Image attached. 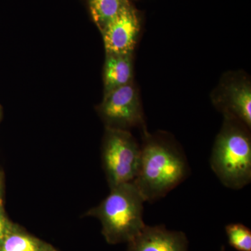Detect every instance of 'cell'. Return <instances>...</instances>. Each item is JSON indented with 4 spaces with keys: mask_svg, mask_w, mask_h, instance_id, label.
Segmentation results:
<instances>
[{
    "mask_svg": "<svg viewBox=\"0 0 251 251\" xmlns=\"http://www.w3.org/2000/svg\"><path fill=\"white\" fill-rule=\"evenodd\" d=\"M189 175L187 157L172 135L143 130L139 171L133 182L145 202L164 198Z\"/></svg>",
    "mask_w": 251,
    "mask_h": 251,
    "instance_id": "1",
    "label": "cell"
},
{
    "mask_svg": "<svg viewBox=\"0 0 251 251\" xmlns=\"http://www.w3.org/2000/svg\"><path fill=\"white\" fill-rule=\"evenodd\" d=\"M210 157L211 168L226 187L239 190L251 181V128L224 115Z\"/></svg>",
    "mask_w": 251,
    "mask_h": 251,
    "instance_id": "2",
    "label": "cell"
},
{
    "mask_svg": "<svg viewBox=\"0 0 251 251\" xmlns=\"http://www.w3.org/2000/svg\"><path fill=\"white\" fill-rule=\"evenodd\" d=\"M145 201L134 183L110 188V193L87 214L100 221L102 234L108 244L128 243L141 232Z\"/></svg>",
    "mask_w": 251,
    "mask_h": 251,
    "instance_id": "3",
    "label": "cell"
},
{
    "mask_svg": "<svg viewBox=\"0 0 251 251\" xmlns=\"http://www.w3.org/2000/svg\"><path fill=\"white\" fill-rule=\"evenodd\" d=\"M101 156L110 188L132 182L139 171L141 145L128 130L105 128Z\"/></svg>",
    "mask_w": 251,
    "mask_h": 251,
    "instance_id": "4",
    "label": "cell"
},
{
    "mask_svg": "<svg viewBox=\"0 0 251 251\" xmlns=\"http://www.w3.org/2000/svg\"><path fill=\"white\" fill-rule=\"evenodd\" d=\"M97 110L105 128L146 130L139 90L134 82L104 94Z\"/></svg>",
    "mask_w": 251,
    "mask_h": 251,
    "instance_id": "5",
    "label": "cell"
},
{
    "mask_svg": "<svg viewBox=\"0 0 251 251\" xmlns=\"http://www.w3.org/2000/svg\"><path fill=\"white\" fill-rule=\"evenodd\" d=\"M211 99L224 115H230L251 128V82L245 73L225 74Z\"/></svg>",
    "mask_w": 251,
    "mask_h": 251,
    "instance_id": "6",
    "label": "cell"
},
{
    "mask_svg": "<svg viewBox=\"0 0 251 251\" xmlns=\"http://www.w3.org/2000/svg\"><path fill=\"white\" fill-rule=\"evenodd\" d=\"M140 31L139 18L129 2L100 31L105 52L133 54Z\"/></svg>",
    "mask_w": 251,
    "mask_h": 251,
    "instance_id": "7",
    "label": "cell"
},
{
    "mask_svg": "<svg viewBox=\"0 0 251 251\" xmlns=\"http://www.w3.org/2000/svg\"><path fill=\"white\" fill-rule=\"evenodd\" d=\"M127 244V251H188V249L186 234L181 231L170 230L164 225H146Z\"/></svg>",
    "mask_w": 251,
    "mask_h": 251,
    "instance_id": "8",
    "label": "cell"
},
{
    "mask_svg": "<svg viewBox=\"0 0 251 251\" xmlns=\"http://www.w3.org/2000/svg\"><path fill=\"white\" fill-rule=\"evenodd\" d=\"M133 82V53H106L103 68L104 94Z\"/></svg>",
    "mask_w": 251,
    "mask_h": 251,
    "instance_id": "9",
    "label": "cell"
},
{
    "mask_svg": "<svg viewBox=\"0 0 251 251\" xmlns=\"http://www.w3.org/2000/svg\"><path fill=\"white\" fill-rule=\"evenodd\" d=\"M0 251H60L52 244L28 233L19 225H12L0 240Z\"/></svg>",
    "mask_w": 251,
    "mask_h": 251,
    "instance_id": "10",
    "label": "cell"
},
{
    "mask_svg": "<svg viewBox=\"0 0 251 251\" xmlns=\"http://www.w3.org/2000/svg\"><path fill=\"white\" fill-rule=\"evenodd\" d=\"M91 16L97 27H103L130 2V0H87Z\"/></svg>",
    "mask_w": 251,
    "mask_h": 251,
    "instance_id": "11",
    "label": "cell"
},
{
    "mask_svg": "<svg viewBox=\"0 0 251 251\" xmlns=\"http://www.w3.org/2000/svg\"><path fill=\"white\" fill-rule=\"evenodd\" d=\"M228 244L237 251H251V231L242 224H229L226 226Z\"/></svg>",
    "mask_w": 251,
    "mask_h": 251,
    "instance_id": "12",
    "label": "cell"
},
{
    "mask_svg": "<svg viewBox=\"0 0 251 251\" xmlns=\"http://www.w3.org/2000/svg\"><path fill=\"white\" fill-rule=\"evenodd\" d=\"M14 223L8 217L4 207V203H0V240L11 228Z\"/></svg>",
    "mask_w": 251,
    "mask_h": 251,
    "instance_id": "13",
    "label": "cell"
},
{
    "mask_svg": "<svg viewBox=\"0 0 251 251\" xmlns=\"http://www.w3.org/2000/svg\"><path fill=\"white\" fill-rule=\"evenodd\" d=\"M4 175L0 170V203H4Z\"/></svg>",
    "mask_w": 251,
    "mask_h": 251,
    "instance_id": "14",
    "label": "cell"
},
{
    "mask_svg": "<svg viewBox=\"0 0 251 251\" xmlns=\"http://www.w3.org/2000/svg\"><path fill=\"white\" fill-rule=\"evenodd\" d=\"M226 251V249H225V247H222V248H221V251Z\"/></svg>",
    "mask_w": 251,
    "mask_h": 251,
    "instance_id": "15",
    "label": "cell"
},
{
    "mask_svg": "<svg viewBox=\"0 0 251 251\" xmlns=\"http://www.w3.org/2000/svg\"><path fill=\"white\" fill-rule=\"evenodd\" d=\"M1 107H0V120H1Z\"/></svg>",
    "mask_w": 251,
    "mask_h": 251,
    "instance_id": "16",
    "label": "cell"
}]
</instances>
